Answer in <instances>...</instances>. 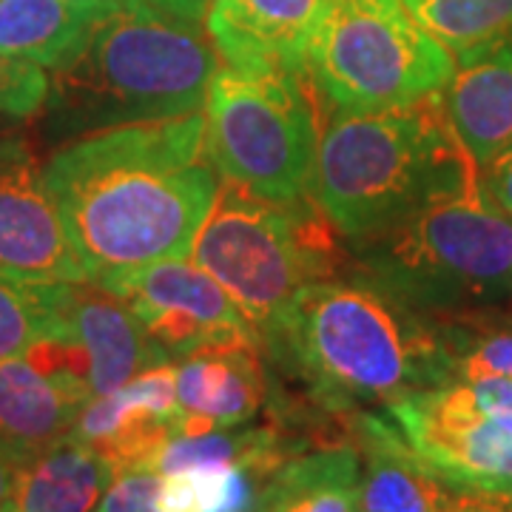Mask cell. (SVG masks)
Instances as JSON below:
<instances>
[{
	"instance_id": "1",
	"label": "cell",
	"mask_w": 512,
	"mask_h": 512,
	"mask_svg": "<svg viewBox=\"0 0 512 512\" xmlns=\"http://www.w3.org/2000/svg\"><path fill=\"white\" fill-rule=\"evenodd\" d=\"M217 177L202 111L66 140L43 168L74 254L92 282L191 256L220 194Z\"/></svg>"
},
{
	"instance_id": "2",
	"label": "cell",
	"mask_w": 512,
	"mask_h": 512,
	"mask_svg": "<svg viewBox=\"0 0 512 512\" xmlns=\"http://www.w3.org/2000/svg\"><path fill=\"white\" fill-rule=\"evenodd\" d=\"M265 345L285 356L313 402L330 413L359 416L453 379L441 328L365 282L308 285Z\"/></svg>"
},
{
	"instance_id": "3",
	"label": "cell",
	"mask_w": 512,
	"mask_h": 512,
	"mask_svg": "<svg viewBox=\"0 0 512 512\" xmlns=\"http://www.w3.org/2000/svg\"><path fill=\"white\" fill-rule=\"evenodd\" d=\"M217 66L197 23L148 0H111L80 55L55 72L49 126L72 137L197 114Z\"/></svg>"
},
{
	"instance_id": "4",
	"label": "cell",
	"mask_w": 512,
	"mask_h": 512,
	"mask_svg": "<svg viewBox=\"0 0 512 512\" xmlns=\"http://www.w3.org/2000/svg\"><path fill=\"white\" fill-rule=\"evenodd\" d=\"M478 174L439 92L393 109H339L319 137L311 191L336 231L370 239Z\"/></svg>"
},
{
	"instance_id": "5",
	"label": "cell",
	"mask_w": 512,
	"mask_h": 512,
	"mask_svg": "<svg viewBox=\"0 0 512 512\" xmlns=\"http://www.w3.org/2000/svg\"><path fill=\"white\" fill-rule=\"evenodd\" d=\"M328 225L322 208L305 197L271 202L225 183L191 259L234 296L265 345L293 299L336 274Z\"/></svg>"
},
{
	"instance_id": "6",
	"label": "cell",
	"mask_w": 512,
	"mask_h": 512,
	"mask_svg": "<svg viewBox=\"0 0 512 512\" xmlns=\"http://www.w3.org/2000/svg\"><path fill=\"white\" fill-rule=\"evenodd\" d=\"M373 268L404 302L430 308L512 296V217L481 174L439 191L376 234Z\"/></svg>"
},
{
	"instance_id": "7",
	"label": "cell",
	"mask_w": 512,
	"mask_h": 512,
	"mask_svg": "<svg viewBox=\"0 0 512 512\" xmlns=\"http://www.w3.org/2000/svg\"><path fill=\"white\" fill-rule=\"evenodd\" d=\"M311 77L220 63L205 94V148L225 183L271 202L308 194L319 148Z\"/></svg>"
},
{
	"instance_id": "8",
	"label": "cell",
	"mask_w": 512,
	"mask_h": 512,
	"mask_svg": "<svg viewBox=\"0 0 512 512\" xmlns=\"http://www.w3.org/2000/svg\"><path fill=\"white\" fill-rule=\"evenodd\" d=\"M456 57L402 0H325L308 46L313 89L336 109L376 111L439 94Z\"/></svg>"
},
{
	"instance_id": "9",
	"label": "cell",
	"mask_w": 512,
	"mask_h": 512,
	"mask_svg": "<svg viewBox=\"0 0 512 512\" xmlns=\"http://www.w3.org/2000/svg\"><path fill=\"white\" fill-rule=\"evenodd\" d=\"M384 416L450 490L512 498V430L487 416L458 376L404 396Z\"/></svg>"
},
{
	"instance_id": "10",
	"label": "cell",
	"mask_w": 512,
	"mask_h": 512,
	"mask_svg": "<svg viewBox=\"0 0 512 512\" xmlns=\"http://www.w3.org/2000/svg\"><path fill=\"white\" fill-rule=\"evenodd\" d=\"M97 285L126 299L171 362L214 345H262L234 296L188 256L160 259Z\"/></svg>"
},
{
	"instance_id": "11",
	"label": "cell",
	"mask_w": 512,
	"mask_h": 512,
	"mask_svg": "<svg viewBox=\"0 0 512 512\" xmlns=\"http://www.w3.org/2000/svg\"><path fill=\"white\" fill-rule=\"evenodd\" d=\"M92 399L86 359L72 342L49 339L0 359V458L15 470L32 464L72 436Z\"/></svg>"
},
{
	"instance_id": "12",
	"label": "cell",
	"mask_w": 512,
	"mask_h": 512,
	"mask_svg": "<svg viewBox=\"0 0 512 512\" xmlns=\"http://www.w3.org/2000/svg\"><path fill=\"white\" fill-rule=\"evenodd\" d=\"M0 271L40 282L89 279L74 254L29 140L0 134Z\"/></svg>"
},
{
	"instance_id": "13",
	"label": "cell",
	"mask_w": 512,
	"mask_h": 512,
	"mask_svg": "<svg viewBox=\"0 0 512 512\" xmlns=\"http://www.w3.org/2000/svg\"><path fill=\"white\" fill-rule=\"evenodd\" d=\"M180 433L177 370L163 362L137 373L123 387L94 396L74 424V439L86 441L120 473L151 467L171 436Z\"/></svg>"
},
{
	"instance_id": "14",
	"label": "cell",
	"mask_w": 512,
	"mask_h": 512,
	"mask_svg": "<svg viewBox=\"0 0 512 512\" xmlns=\"http://www.w3.org/2000/svg\"><path fill=\"white\" fill-rule=\"evenodd\" d=\"M325 0H214L205 35L220 63L308 74V46Z\"/></svg>"
},
{
	"instance_id": "15",
	"label": "cell",
	"mask_w": 512,
	"mask_h": 512,
	"mask_svg": "<svg viewBox=\"0 0 512 512\" xmlns=\"http://www.w3.org/2000/svg\"><path fill=\"white\" fill-rule=\"evenodd\" d=\"M66 342L80 348L92 396H106L148 367L171 362L126 299L92 279L66 285Z\"/></svg>"
},
{
	"instance_id": "16",
	"label": "cell",
	"mask_w": 512,
	"mask_h": 512,
	"mask_svg": "<svg viewBox=\"0 0 512 512\" xmlns=\"http://www.w3.org/2000/svg\"><path fill=\"white\" fill-rule=\"evenodd\" d=\"M180 433H205L251 424L268 399L256 342L214 345L177 365Z\"/></svg>"
},
{
	"instance_id": "17",
	"label": "cell",
	"mask_w": 512,
	"mask_h": 512,
	"mask_svg": "<svg viewBox=\"0 0 512 512\" xmlns=\"http://www.w3.org/2000/svg\"><path fill=\"white\" fill-rule=\"evenodd\" d=\"M441 103L478 168L512 148V32L458 57Z\"/></svg>"
},
{
	"instance_id": "18",
	"label": "cell",
	"mask_w": 512,
	"mask_h": 512,
	"mask_svg": "<svg viewBox=\"0 0 512 512\" xmlns=\"http://www.w3.org/2000/svg\"><path fill=\"white\" fill-rule=\"evenodd\" d=\"M356 436L365 453L359 478V512L447 510L453 490L421 464V458L407 447L402 433L387 416L359 413Z\"/></svg>"
},
{
	"instance_id": "19",
	"label": "cell",
	"mask_w": 512,
	"mask_h": 512,
	"mask_svg": "<svg viewBox=\"0 0 512 512\" xmlns=\"http://www.w3.org/2000/svg\"><path fill=\"white\" fill-rule=\"evenodd\" d=\"M111 0H0V49L43 69L80 55Z\"/></svg>"
},
{
	"instance_id": "20",
	"label": "cell",
	"mask_w": 512,
	"mask_h": 512,
	"mask_svg": "<svg viewBox=\"0 0 512 512\" xmlns=\"http://www.w3.org/2000/svg\"><path fill=\"white\" fill-rule=\"evenodd\" d=\"M117 476L106 456L86 441L66 436L15 470L12 498L20 512H94Z\"/></svg>"
},
{
	"instance_id": "21",
	"label": "cell",
	"mask_w": 512,
	"mask_h": 512,
	"mask_svg": "<svg viewBox=\"0 0 512 512\" xmlns=\"http://www.w3.org/2000/svg\"><path fill=\"white\" fill-rule=\"evenodd\" d=\"M362 456L353 444H336L291 456L268 478L259 512H359Z\"/></svg>"
},
{
	"instance_id": "22",
	"label": "cell",
	"mask_w": 512,
	"mask_h": 512,
	"mask_svg": "<svg viewBox=\"0 0 512 512\" xmlns=\"http://www.w3.org/2000/svg\"><path fill=\"white\" fill-rule=\"evenodd\" d=\"M274 473L248 461L168 473L160 490V512H259L262 490Z\"/></svg>"
},
{
	"instance_id": "23",
	"label": "cell",
	"mask_w": 512,
	"mask_h": 512,
	"mask_svg": "<svg viewBox=\"0 0 512 512\" xmlns=\"http://www.w3.org/2000/svg\"><path fill=\"white\" fill-rule=\"evenodd\" d=\"M66 285L0 271V359L26 353L49 339L66 342Z\"/></svg>"
},
{
	"instance_id": "24",
	"label": "cell",
	"mask_w": 512,
	"mask_h": 512,
	"mask_svg": "<svg viewBox=\"0 0 512 512\" xmlns=\"http://www.w3.org/2000/svg\"><path fill=\"white\" fill-rule=\"evenodd\" d=\"M421 29L464 57L512 32V0H402Z\"/></svg>"
},
{
	"instance_id": "25",
	"label": "cell",
	"mask_w": 512,
	"mask_h": 512,
	"mask_svg": "<svg viewBox=\"0 0 512 512\" xmlns=\"http://www.w3.org/2000/svg\"><path fill=\"white\" fill-rule=\"evenodd\" d=\"M441 336L453 362V376H510L512 328L490 325H441Z\"/></svg>"
},
{
	"instance_id": "26",
	"label": "cell",
	"mask_w": 512,
	"mask_h": 512,
	"mask_svg": "<svg viewBox=\"0 0 512 512\" xmlns=\"http://www.w3.org/2000/svg\"><path fill=\"white\" fill-rule=\"evenodd\" d=\"M52 80L26 57L0 49V117L6 120H29L43 111L49 100Z\"/></svg>"
},
{
	"instance_id": "27",
	"label": "cell",
	"mask_w": 512,
	"mask_h": 512,
	"mask_svg": "<svg viewBox=\"0 0 512 512\" xmlns=\"http://www.w3.org/2000/svg\"><path fill=\"white\" fill-rule=\"evenodd\" d=\"M163 476L151 467L120 470L100 501V512H160Z\"/></svg>"
},
{
	"instance_id": "28",
	"label": "cell",
	"mask_w": 512,
	"mask_h": 512,
	"mask_svg": "<svg viewBox=\"0 0 512 512\" xmlns=\"http://www.w3.org/2000/svg\"><path fill=\"white\" fill-rule=\"evenodd\" d=\"M481 183L495 205L512 217V148H507L504 154L495 157L493 163L481 168Z\"/></svg>"
},
{
	"instance_id": "29",
	"label": "cell",
	"mask_w": 512,
	"mask_h": 512,
	"mask_svg": "<svg viewBox=\"0 0 512 512\" xmlns=\"http://www.w3.org/2000/svg\"><path fill=\"white\" fill-rule=\"evenodd\" d=\"M444 512H512V498L453 490Z\"/></svg>"
},
{
	"instance_id": "30",
	"label": "cell",
	"mask_w": 512,
	"mask_h": 512,
	"mask_svg": "<svg viewBox=\"0 0 512 512\" xmlns=\"http://www.w3.org/2000/svg\"><path fill=\"white\" fill-rule=\"evenodd\" d=\"M148 3L160 6V9L171 12V15H177V18L191 20V23H200V20L205 18V12H208V6H211L214 0H148Z\"/></svg>"
},
{
	"instance_id": "31",
	"label": "cell",
	"mask_w": 512,
	"mask_h": 512,
	"mask_svg": "<svg viewBox=\"0 0 512 512\" xmlns=\"http://www.w3.org/2000/svg\"><path fill=\"white\" fill-rule=\"evenodd\" d=\"M15 490V467H9L3 458H0V504L12 495Z\"/></svg>"
},
{
	"instance_id": "32",
	"label": "cell",
	"mask_w": 512,
	"mask_h": 512,
	"mask_svg": "<svg viewBox=\"0 0 512 512\" xmlns=\"http://www.w3.org/2000/svg\"><path fill=\"white\" fill-rule=\"evenodd\" d=\"M0 512H20L18 504H15V498H12V495H9V498H6V501L0 504Z\"/></svg>"
},
{
	"instance_id": "33",
	"label": "cell",
	"mask_w": 512,
	"mask_h": 512,
	"mask_svg": "<svg viewBox=\"0 0 512 512\" xmlns=\"http://www.w3.org/2000/svg\"><path fill=\"white\" fill-rule=\"evenodd\" d=\"M6 123H12V120H6V117H0V128L6 126Z\"/></svg>"
},
{
	"instance_id": "34",
	"label": "cell",
	"mask_w": 512,
	"mask_h": 512,
	"mask_svg": "<svg viewBox=\"0 0 512 512\" xmlns=\"http://www.w3.org/2000/svg\"><path fill=\"white\" fill-rule=\"evenodd\" d=\"M94 512H100V510H94Z\"/></svg>"
}]
</instances>
